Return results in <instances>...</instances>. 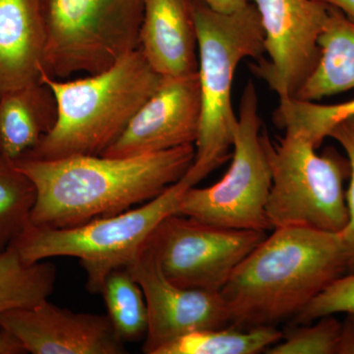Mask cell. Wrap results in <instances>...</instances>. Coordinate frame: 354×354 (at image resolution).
Here are the masks:
<instances>
[{"label": "cell", "instance_id": "6da1fadb", "mask_svg": "<svg viewBox=\"0 0 354 354\" xmlns=\"http://www.w3.org/2000/svg\"><path fill=\"white\" fill-rule=\"evenodd\" d=\"M194 158L195 145H185L134 157L73 156L14 162L36 187L30 225L65 228L155 199L183 178Z\"/></svg>", "mask_w": 354, "mask_h": 354}, {"label": "cell", "instance_id": "7a4b0ae2", "mask_svg": "<svg viewBox=\"0 0 354 354\" xmlns=\"http://www.w3.org/2000/svg\"><path fill=\"white\" fill-rule=\"evenodd\" d=\"M346 271L339 232L274 228L220 291L230 325L249 330L295 317Z\"/></svg>", "mask_w": 354, "mask_h": 354}, {"label": "cell", "instance_id": "3957f363", "mask_svg": "<svg viewBox=\"0 0 354 354\" xmlns=\"http://www.w3.org/2000/svg\"><path fill=\"white\" fill-rule=\"evenodd\" d=\"M162 80L139 48L101 73L76 80H58L43 72L41 81L57 101V121L36 148L21 158L102 156Z\"/></svg>", "mask_w": 354, "mask_h": 354}, {"label": "cell", "instance_id": "277c9868", "mask_svg": "<svg viewBox=\"0 0 354 354\" xmlns=\"http://www.w3.org/2000/svg\"><path fill=\"white\" fill-rule=\"evenodd\" d=\"M199 51L201 118L194 162L183 178L196 186L230 158L239 118L232 102L237 66L246 57L265 53V35L252 2L234 13L216 12L194 0Z\"/></svg>", "mask_w": 354, "mask_h": 354}, {"label": "cell", "instance_id": "5b68a950", "mask_svg": "<svg viewBox=\"0 0 354 354\" xmlns=\"http://www.w3.org/2000/svg\"><path fill=\"white\" fill-rule=\"evenodd\" d=\"M188 187L190 184L181 178L139 208L75 227L48 228L29 223L9 245L29 264L53 257L77 258L87 274V290L101 293L106 277L113 270L127 268L158 223L176 214L179 198Z\"/></svg>", "mask_w": 354, "mask_h": 354}, {"label": "cell", "instance_id": "8992f818", "mask_svg": "<svg viewBox=\"0 0 354 354\" xmlns=\"http://www.w3.org/2000/svg\"><path fill=\"white\" fill-rule=\"evenodd\" d=\"M272 174L268 218L272 228L307 227L339 234L348 221L344 181L351 165L333 147L322 153L301 133L272 143L263 133Z\"/></svg>", "mask_w": 354, "mask_h": 354}, {"label": "cell", "instance_id": "52a82bcc", "mask_svg": "<svg viewBox=\"0 0 354 354\" xmlns=\"http://www.w3.org/2000/svg\"><path fill=\"white\" fill-rule=\"evenodd\" d=\"M143 0H44V73H101L139 48Z\"/></svg>", "mask_w": 354, "mask_h": 354}, {"label": "cell", "instance_id": "ba28073f", "mask_svg": "<svg viewBox=\"0 0 354 354\" xmlns=\"http://www.w3.org/2000/svg\"><path fill=\"white\" fill-rule=\"evenodd\" d=\"M258 111L255 86L248 82L239 106L230 169L214 185L191 186L184 190L176 214L214 227L259 232L272 230L266 213L272 174Z\"/></svg>", "mask_w": 354, "mask_h": 354}, {"label": "cell", "instance_id": "9c48e42d", "mask_svg": "<svg viewBox=\"0 0 354 354\" xmlns=\"http://www.w3.org/2000/svg\"><path fill=\"white\" fill-rule=\"evenodd\" d=\"M265 239L266 232L214 227L172 214L158 223L146 244L174 285L220 292Z\"/></svg>", "mask_w": 354, "mask_h": 354}, {"label": "cell", "instance_id": "30bf717a", "mask_svg": "<svg viewBox=\"0 0 354 354\" xmlns=\"http://www.w3.org/2000/svg\"><path fill=\"white\" fill-rule=\"evenodd\" d=\"M259 12L265 53L250 65L279 99L295 97L320 58L318 39L329 13L319 0H250Z\"/></svg>", "mask_w": 354, "mask_h": 354}, {"label": "cell", "instance_id": "8fae6325", "mask_svg": "<svg viewBox=\"0 0 354 354\" xmlns=\"http://www.w3.org/2000/svg\"><path fill=\"white\" fill-rule=\"evenodd\" d=\"M127 268L141 286L148 309L144 353L157 354L178 337L196 330L230 325L220 292L174 285L165 276L147 244Z\"/></svg>", "mask_w": 354, "mask_h": 354}, {"label": "cell", "instance_id": "7c38bea8", "mask_svg": "<svg viewBox=\"0 0 354 354\" xmlns=\"http://www.w3.org/2000/svg\"><path fill=\"white\" fill-rule=\"evenodd\" d=\"M199 75L165 79L102 156L134 157L195 145L199 135Z\"/></svg>", "mask_w": 354, "mask_h": 354}, {"label": "cell", "instance_id": "4fadbf2b", "mask_svg": "<svg viewBox=\"0 0 354 354\" xmlns=\"http://www.w3.org/2000/svg\"><path fill=\"white\" fill-rule=\"evenodd\" d=\"M0 328L15 335L32 354H124L108 315L75 313L48 299L0 315Z\"/></svg>", "mask_w": 354, "mask_h": 354}, {"label": "cell", "instance_id": "5bb4252c", "mask_svg": "<svg viewBox=\"0 0 354 354\" xmlns=\"http://www.w3.org/2000/svg\"><path fill=\"white\" fill-rule=\"evenodd\" d=\"M139 50L165 79L195 75L199 70L194 0H143Z\"/></svg>", "mask_w": 354, "mask_h": 354}, {"label": "cell", "instance_id": "9a60e30c", "mask_svg": "<svg viewBox=\"0 0 354 354\" xmlns=\"http://www.w3.org/2000/svg\"><path fill=\"white\" fill-rule=\"evenodd\" d=\"M44 46V0H0V95L41 81Z\"/></svg>", "mask_w": 354, "mask_h": 354}, {"label": "cell", "instance_id": "2e32d148", "mask_svg": "<svg viewBox=\"0 0 354 354\" xmlns=\"http://www.w3.org/2000/svg\"><path fill=\"white\" fill-rule=\"evenodd\" d=\"M57 118L55 95L41 81L0 95V155L20 160L53 129Z\"/></svg>", "mask_w": 354, "mask_h": 354}, {"label": "cell", "instance_id": "e0dca14e", "mask_svg": "<svg viewBox=\"0 0 354 354\" xmlns=\"http://www.w3.org/2000/svg\"><path fill=\"white\" fill-rule=\"evenodd\" d=\"M318 44V64L293 99L320 101L354 88L353 21L330 6Z\"/></svg>", "mask_w": 354, "mask_h": 354}, {"label": "cell", "instance_id": "ac0fdd59", "mask_svg": "<svg viewBox=\"0 0 354 354\" xmlns=\"http://www.w3.org/2000/svg\"><path fill=\"white\" fill-rule=\"evenodd\" d=\"M57 268L46 260L25 262L13 246L0 251V315L48 299L55 290Z\"/></svg>", "mask_w": 354, "mask_h": 354}, {"label": "cell", "instance_id": "d6986e66", "mask_svg": "<svg viewBox=\"0 0 354 354\" xmlns=\"http://www.w3.org/2000/svg\"><path fill=\"white\" fill-rule=\"evenodd\" d=\"M283 339L274 326L241 330L220 328L196 330L178 337L157 354H256L262 353Z\"/></svg>", "mask_w": 354, "mask_h": 354}, {"label": "cell", "instance_id": "ffe728a7", "mask_svg": "<svg viewBox=\"0 0 354 354\" xmlns=\"http://www.w3.org/2000/svg\"><path fill=\"white\" fill-rule=\"evenodd\" d=\"M101 295L106 302L109 320L124 342L145 339L148 309L143 290L127 268H118L109 274Z\"/></svg>", "mask_w": 354, "mask_h": 354}, {"label": "cell", "instance_id": "44dd1931", "mask_svg": "<svg viewBox=\"0 0 354 354\" xmlns=\"http://www.w3.org/2000/svg\"><path fill=\"white\" fill-rule=\"evenodd\" d=\"M354 115V99L335 104H318L288 97L279 99L274 122L285 132H298L317 149L341 121Z\"/></svg>", "mask_w": 354, "mask_h": 354}, {"label": "cell", "instance_id": "7402d4cb", "mask_svg": "<svg viewBox=\"0 0 354 354\" xmlns=\"http://www.w3.org/2000/svg\"><path fill=\"white\" fill-rule=\"evenodd\" d=\"M34 183L15 162L0 155V249L24 232L36 203Z\"/></svg>", "mask_w": 354, "mask_h": 354}, {"label": "cell", "instance_id": "603a6c76", "mask_svg": "<svg viewBox=\"0 0 354 354\" xmlns=\"http://www.w3.org/2000/svg\"><path fill=\"white\" fill-rule=\"evenodd\" d=\"M314 326L295 325L283 339L266 349L268 354H334L341 335L342 324L334 315L318 319Z\"/></svg>", "mask_w": 354, "mask_h": 354}, {"label": "cell", "instance_id": "cb8c5ba5", "mask_svg": "<svg viewBox=\"0 0 354 354\" xmlns=\"http://www.w3.org/2000/svg\"><path fill=\"white\" fill-rule=\"evenodd\" d=\"M337 313H354V272L333 281L293 317V324L309 325L322 317Z\"/></svg>", "mask_w": 354, "mask_h": 354}, {"label": "cell", "instance_id": "d4e9b609", "mask_svg": "<svg viewBox=\"0 0 354 354\" xmlns=\"http://www.w3.org/2000/svg\"><path fill=\"white\" fill-rule=\"evenodd\" d=\"M329 137L341 144L351 165L349 186L346 193L348 221L339 235L348 257V272H354V115L335 125L330 130Z\"/></svg>", "mask_w": 354, "mask_h": 354}, {"label": "cell", "instance_id": "484cf974", "mask_svg": "<svg viewBox=\"0 0 354 354\" xmlns=\"http://www.w3.org/2000/svg\"><path fill=\"white\" fill-rule=\"evenodd\" d=\"M335 353L354 354V326L349 319L342 324L341 335L337 342Z\"/></svg>", "mask_w": 354, "mask_h": 354}, {"label": "cell", "instance_id": "4316f807", "mask_svg": "<svg viewBox=\"0 0 354 354\" xmlns=\"http://www.w3.org/2000/svg\"><path fill=\"white\" fill-rule=\"evenodd\" d=\"M27 353L24 346L15 335L0 328V354Z\"/></svg>", "mask_w": 354, "mask_h": 354}, {"label": "cell", "instance_id": "83f0119b", "mask_svg": "<svg viewBox=\"0 0 354 354\" xmlns=\"http://www.w3.org/2000/svg\"><path fill=\"white\" fill-rule=\"evenodd\" d=\"M203 1L216 12L225 14L241 10L251 2L250 0H203Z\"/></svg>", "mask_w": 354, "mask_h": 354}, {"label": "cell", "instance_id": "f1b7e54d", "mask_svg": "<svg viewBox=\"0 0 354 354\" xmlns=\"http://www.w3.org/2000/svg\"><path fill=\"white\" fill-rule=\"evenodd\" d=\"M319 1L339 9L348 19L354 22V0H319Z\"/></svg>", "mask_w": 354, "mask_h": 354}, {"label": "cell", "instance_id": "f546056e", "mask_svg": "<svg viewBox=\"0 0 354 354\" xmlns=\"http://www.w3.org/2000/svg\"><path fill=\"white\" fill-rule=\"evenodd\" d=\"M348 318L349 320H351V322L353 323V325L354 326V313L353 314H348Z\"/></svg>", "mask_w": 354, "mask_h": 354}, {"label": "cell", "instance_id": "4dcf8cb0", "mask_svg": "<svg viewBox=\"0 0 354 354\" xmlns=\"http://www.w3.org/2000/svg\"><path fill=\"white\" fill-rule=\"evenodd\" d=\"M0 251H2L1 249H0Z\"/></svg>", "mask_w": 354, "mask_h": 354}]
</instances>
